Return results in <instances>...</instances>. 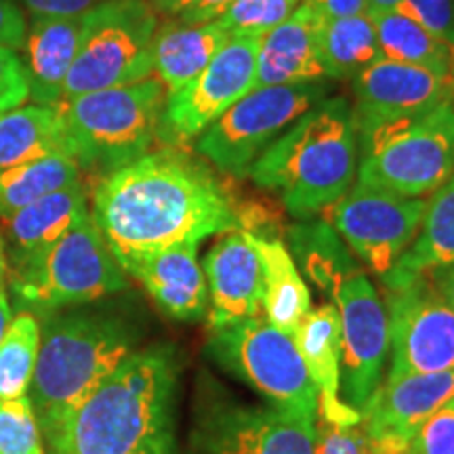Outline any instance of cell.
Returning <instances> with one entry per match:
<instances>
[{"label": "cell", "instance_id": "obj_1", "mask_svg": "<svg viewBox=\"0 0 454 454\" xmlns=\"http://www.w3.org/2000/svg\"><path fill=\"white\" fill-rule=\"evenodd\" d=\"M90 217L118 265L181 242L240 230L219 179L179 147L147 152L101 177Z\"/></svg>", "mask_w": 454, "mask_h": 454}, {"label": "cell", "instance_id": "obj_2", "mask_svg": "<svg viewBox=\"0 0 454 454\" xmlns=\"http://www.w3.org/2000/svg\"><path fill=\"white\" fill-rule=\"evenodd\" d=\"M179 360L170 345L130 354L47 442L51 454H177Z\"/></svg>", "mask_w": 454, "mask_h": 454}, {"label": "cell", "instance_id": "obj_3", "mask_svg": "<svg viewBox=\"0 0 454 454\" xmlns=\"http://www.w3.org/2000/svg\"><path fill=\"white\" fill-rule=\"evenodd\" d=\"M360 137L345 98L322 99L261 154L248 177L276 192L288 215L309 221L356 184Z\"/></svg>", "mask_w": 454, "mask_h": 454}, {"label": "cell", "instance_id": "obj_4", "mask_svg": "<svg viewBox=\"0 0 454 454\" xmlns=\"http://www.w3.org/2000/svg\"><path fill=\"white\" fill-rule=\"evenodd\" d=\"M139 328L114 311H53L41 326V348L27 391L44 444L70 414L137 351Z\"/></svg>", "mask_w": 454, "mask_h": 454}, {"label": "cell", "instance_id": "obj_5", "mask_svg": "<svg viewBox=\"0 0 454 454\" xmlns=\"http://www.w3.org/2000/svg\"><path fill=\"white\" fill-rule=\"evenodd\" d=\"M167 89L156 76L61 101L78 167L101 177L139 160L158 139Z\"/></svg>", "mask_w": 454, "mask_h": 454}, {"label": "cell", "instance_id": "obj_6", "mask_svg": "<svg viewBox=\"0 0 454 454\" xmlns=\"http://www.w3.org/2000/svg\"><path fill=\"white\" fill-rule=\"evenodd\" d=\"M452 175L454 101L360 135V184L397 196L425 198Z\"/></svg>", "mask_w": 454, "mask_h": 454}, {"label": "cell", "instance_id": "obj_7", "mask_svg": "<svg viewBox=\"0 0 454 454\" xmlns=\"http://www.w3.org/2000/svg\"><path fill=\"white\" fill-rule=\"evenodd\" d=\"M156 30L158 15L147 0H101L89 9L64 99L154 76Z\"/></svg>", "mask_w": 454, "mask_h": 454}, {"label": "cell", "instance_id": "obj_8", "mask_svg": "<svg viewBox=\"0 0 454 454\" xmlns=\"http://www.w3.org/2000/svg\"><path fill=\"white\" fill-rule=\"evenodd\" d=\"M207 354L221 371L247 383L278 411L317 419V389L291 334L265 316L211 328Z\"/></svg>", "mask_w": 454, "mask_h": 454}, {"label": "cell", "instance_id": "obj_9", "mask_svg": "<svg viewBox=\"0 0 454 454\" xmlns=\"http://www.w3.org/2000/svg\"><path fill=\"white\" fill-rule=\"evenodd\" d=\"M124 288L127 274L114 259L90 213L61 236L41 259L13 276L17 297L47 314L93 303Z\"/></svg>", "mask_w": 454, "mask_h": 454}, {"label": "cell", "instance_id": "obj_10", "mask_svg": "<svg viewBox=\"0 0 454 454\" xmlns=\"http://www.w3.org/2000/svg\"><path fill=\"white\" fill-rule=\"evenodd\" d=\"M328 90V81L254 87L196 139L198 154L223 173L248 175L254 160L305 112L326 99Z\"/></svg>", "mask_w": 454, "mask_h": 454}, {"label": "cell", "instance_id": "obj_11", "mask_svg": "<svg viewBox=\"0 0 454 454\" xmlns=\"http://www.w3.org/2000/svg\"><path fill=\"white\" fill-rule=\"evenodd\" d=\"M316 419L204 395L185 454H314Z\"/></svg>", "mask_w": 454, "mask_h": 454}, {"label": "cell", "instance_id": "obj_12", "mask_svg": "<svg viewBox=\"0 0 454 454\" xmlns=\"http://www.w3.org/2000/svg\"><path fill=\"white\" fill-rule=\"evenodd\" d=\"M261 38L238 36L184 89L167 95L158 139L181 147L198 139L257 82V51Z\"/></svg>", "mask_w": 454, "mask_h": 454}, {"label": "cell", "instance_id": "obj_13", "mask_svg": "<svg viewBox=\"0 0 454 454\" xmlns=\"http://www.w3.org/2000/svg\"><path fill=\"white\" fill-rule=\"evenodd\" d=\"M425 204L423 198L397 196L357 181L331 207V225L349 251L383 278L417 238Z\"/></svg>", "mask_w": 454, "mask_h": 454}, {"label": "cell", "instance_id": "obj_14", "mask_svg": "<svg viewBox=\"0 0 454 454\" xmlns=\"http://www.w3.org/2000/svg\"><path fill=\"white\" fill-rule=\"evenodd\" d=\"M391 368L385 379L454 371V309L427 276L387 291Z\"/></svg>", "mask_w": 454, "mask_h": 454}, {"label": "cell", "instance_id": "obj_15", "mask_svg": "<svg viewBox=\"0 0 454 454\" xmlns=\"http://www.w3.org/2000/svg\"><path fill=\"white\" fill-rule=\"evenodd\" d=\"M333 303L340 320V395L360 412L383 383L389 356L387 309L364 271L340 284Z\"/></svg>", "mask_w": 454, "mask_h": 454}, {"label": "cell", "instance_id": "obj_16", "mask_svg": "<svg viewBox=\"0 0 454 454\" xmlns=\"http://www.w3.org/2000/svg\"><path fill=\"white\" fill-rule=\"evenodd\" d=\"M354 81L356 104L351 106L357 137L383 124L421 116L446 101H454V82L381 57Z\"/></svg>", "mask_w": 454, "mask_h": 454}, {"label": "cell", "instance_id": "obj_17", "mask_svg": "<svg viewBox=\"0 0 454 454\" xmlns=\"http://www.w3.org/2000/svg\"><path fill=\"white\" fill-rule=\"evenodd\" d=\"M454 397V371L385 379L360 411L366 438L379 450L408 454L427 419Z\"/></svg>", "mask_w": 454, "mask_h": 454}, {"label": "cell", "instance_id": "obj_18", "mask_svg": "<svg viewBox=\"0 0 454 454\" xmlns=\"http://www.w3.org/2000/svg\"><path fill=\"white\" fill-rule=\"evenodd\" d=\"M208 286V326L223 328L263 316V271L242 230L221 236L204 257Z\"/></svg>", "mask_w": 454, "mask_h": 454}, {"label": "cell", "instance_id": "obj_19", "mask_svg": "<svg viewBox=\"0 0 454 454\" xmlns=\"http://www.w3.org/2000/svg\"><path fill=\"white\" fill-rule=\"evenodd\" d=\"M164 314L179 322H200L208 316L207 276L198 261V242H181L121 263Z\"/></svg>", "mask_w": 454, "mask_h": 454}, {"label": "cell", "instance_id": "obj_20", "mask_svg": "<svg viewBox=\"0 0 454 454\" xmlns=\"http://www.w3.org/2000/svg\"><path fill=\"white\" fill-rule=\"evenodd\" d=\"M326 17L303 0L288 20L261 36L254 87L326 81L320 36Z\"/></svg>", "mask_w": 454, "mask_h": 454}, {"label": "cell", "instance_id": "obj_21", "mask_svg": "<svg viewBox=\"0 0 454 454\" xmlns=\"http://www.w3.org/2000/svg\"><path fill=\"white\" fill-rule=\"evenodd\" d=\"M301 360L317 389V414L322 421L354 427L360 412L340 400V320L334 303L311 309L293 333Z\"/></svg>", "mask_w": 454, "mask_h": 454}, {"label": "cell", "instance_id": "obj_22", "mask_svg": "<svg viewBox=\"0 0 454 454\" xmlns=\"http://www.w3.org/2000/svg\"><path fill=\"white\" fill-rule=\"evenodd\" d=\"M84 13L32 17L21 61L34 104L53 106L64 99L66 78L81 47Z\"/></svg>", "mask_w": 454, "mask_h": 454}, {"label": "cell", "instance_id": "obj_23", "mask_svg": "<svg viewBox=\"0 0 454 454\" xmlns=\"http://www.w3.org/2000/svg\"><path fill=\"white\" fill-rule=\"evenodd\" d=\"M87 213V194L78 181L27 204L4 219V236L9 244L7 254L15 265L13 271L24 270L41 259Z\"/></svg>", "mask_w": 454, "mask_h": 454}, {"label": "cell", "instance_id": "obj_24", "mask_svg": "<svg viewBox=\"0 0 454 454\" xmlns=\"http://www.w3.org/2000/svg\"><path fill=\"white\" fill-rule=\"evenodd\" d=\"M230 38L231 34L219 20L207 24H184L177 20L158 27L152 44L154 76L164 84L167 95L194 81Z\"/></svg>", "mask_w": 454, "mask_h": 454}, {"label": "cell", "instance_id": "obj_25", "mask_svg": "<svg viewBox=\"0 0 454 454\" xmlns=\"http://www.w3.org/2000/svg\"><path fill=\"white\" fill-rule=\"evenodd\" d=\"M454 263V175L431 194L419 234L381 280L387 291Z\"/></svg>", "mask_w": 454, "mask_h": 454}, {"label": "cell", "instance_id": "obj_26", "mask_svg": "<svg viewBox=\"0 0 454 454\" xmlns=\"http://www.w3.org/2000/svg\"><path fill=\"white\" fill-rule=\"evenodd\" d=\"M247 234V231H244ZM263 271V314L276 328L291 334L311 311V293L280 238L247 234Z\"/></svg>", "mask_w": 454, "mask_h": 454}, {"label": "cell", "instance_id": "obj_27", "mask_svg": "<svg viewBox=\"0 0 454 454\" xmlns=\"http://www.w3.org/2000/svg\"><path fill=\"white\" fill-rule=\"evenodd\" d=\"M55 154L74 156L61 101L53 106H20L0 114V168Z\"/></svg>", "mask_w": 454, "mask_h": 454}, {"label": "cell", "instance_id": "obj_28", "mask_svg": "<svg viewBox=\"0 0 454 454\" xmlns=\"http://www.w3.org/2000/svg\"><path fill=\"white\" fill-rule=\"evenodd\" d=\"M288 238L297 268L331 301L340 284L362 271L348 244L325 221H301L288 230Z\"/></svg>", "mask_w": 454, "mask_h": 454}, {"label": "cell", "instance_id": "obj_29", "mask_svg": "<svg viewBox=\"0 0 454 454\" xmlns=\"http://www.w3.org/2000/svg\"><path fill=\"white\" fill-rule=\"evenodd\" d=\"M385 59L423 67L454 82V49L425 30L411 17L391 9L371 15Z\"/></svg>", "mask_w": 454, "mask_h": 454}, {"label": "cell", "instance_id": "obj_30", "mask_svg": "<svg viewBox=\"0 0 454 454\" xmlns=\"http://www.w3.org/2000/svg\"><path fill=\"white\" fill-rule=\"evenodd\" d=\"M381 57L377 27L368 13L325 21L320 36V59L326 81L356 78Z\"/></svg>", "mask_w": 454, "mask_h": 454}, {"label": "cell", "instance_id": "obj_31", "mask_svg": "<svg viewBox=\"0 0 454 454\" xmlns=\"http://www.w3.org/2000/svg\"><path fill=\"white\" fill-rule=\"evenodd\" d=\"M78 181H81V167L70 154H55L0 168V217L7 219L27 204Z\"/></svg>", "mask_w": 454, "mask_h": 454}, {"label": "cell", "instance_id": "obj_32", "mask_svg": "<svg viewBox=\"0 0 454 454\" xmlns=\"http://www.w3.org/2000/svg\"><path fill=\"white\" fill-rule=\"evenodd\" d=\"M41 348V322L34 311L11 316L0 339V400H17L30 391Z\"/></svg>", "mask_w": 454, "mask_h": 454}, {"label": "cell", "instance_id": "obj_33", "mask_svg": "<svg viewBox=\"0 0 454 454\" xmlns=\"http://www.w3.org/2000/svg\"><path fill=\"white\" fill-rule=\"evenodd\" d=\"M303 0H236L219 21L231 38H261L293 15Z\"/></svg>", "mask_w": 454, "mask_h": 454}, {"label": "cell", "instance_id": "obj_34", "mask_svg": "<svg viewBox=\"0 0 454 454\" xmlns=\"http://www.w3.org/2000/svg\"><path fill=\"white\" fill-rule=\"evenodd\" d=\"M0 454H44V440L27 395L0 400Z\"/></svg>", "mask_w": 454, "mask_h": 454}, {"label": "cell", "instance_id": "obj_35", "mask_svg": "<svg viewBox=\"0 0 454 454\" xmlns=\"http://www.w3.org/2000/svg\"><path fill=\"white\" fill-rule=\"evenodd\" d=\"M395 11L454 49V0H400Z\"/></svg>", "mask_w": 454, "mask_h": 454}, {"label": "cell", "instance_id": "obj_36", "mask_svg": "<svg viewBox=\"0 0 454 454\" xmlns=\"http://www.w3.org/2000/svg\"><path fill=\"white\" fill-rule=\"evenodd\" d=\"M408 454H454V397L423 423Z\"/></svg>", "mask_w": 454, "mask_h": 454}, {"label": "cell", "instance_id": "obj_37", "mask_svg": "<svg viewBox=\"0 0 454 454\" xmlns=\"http://www.w3.org/2000/svg\"><path fill=\"white\" fill-rule=\"evenodd\" d=\"M372 444L366 438L362 425L339 427L316 419V448L314 454H371Z\"/></svg>", "mask_w": 454, "mask_h": 454}, {"label": "cell", "instance_id": "obj_38", "mask_svg": "<svg viewBox=\"0 0 454 454\" xmlns=\"http://www.w3.org/2000/svg\"><path fill=\"white\" fill-rule=\"evenodd\" d=\"M30 99L24 61L15 49L0 47V114L15 110Z\"/></svg>", "mask_w": 454, "mask_h": 454}, {"label": "cell", "instance_id": "obj_39", "mask_svg": "<svg viewBox=\"0 0 454 454\" xmlns=\"http://www.w3.org/2000/svg\"><path fill=\"white\" fill-rule=\"evenodd\" d=\"M26 17L11 0H0V47L21 49L26 41Z\"/></svg>", "mask_w": 454, "mask_h": 454}, {"label": "cell", "instance_id": "obj_40", "mask_svg": "<svg viewBox=\"0 0 454 454\" xmlns=\"http://www.w3.org/2000/svg\"><path fill=\"white\" fill-rule=\"evenodd\" d=\"M34 15H78L93 9L101 0H21Z\"/></svg>", "mask_w": 454, "mask_h": 454}, {"label": "cell", "instance_id": "obj_41", "mask_svg": "<svg viewBox=\"0 0 454 454\" xmlns=\"http://www.w3.org/2000/svg\"><path fill=\"white\" fill-rule=\"evenodd\" d=\"M234 3L236 0H194L177 20L184 24H207L219 20Z\"/></svg>", "mask_w": 454, "mask_h": 454}, {"label": "cell", "instance_id": "obj_42", "mask_svg": "<svg viewBox=\"0 0 454 454\" xmlns=\"http://www.w3.org/2000/svg\"><path fill=\"white\" fill-rule=\"evenodd\" d=\"M326 20L366 13V0H308Z\"/></svg>", "mask_w": 454, "mask_h": 454}, {"label": "cell", "instance_id": "obj_43", "mask_svg": "<svg viewBox=\"0 0 454 454\" xmlns=\"http://www.w3.org/2000/svg\"><path fill=\"white\" fill-rule=\"evenodd\" d=\"M425 276L429 278L431 284L438 288V293L448 301V305L454 309V263L446 265V268H438V270L429 271V274H425Z\"/></svg>", "mask_w": 454, "mask_h": 454}, {"label": "cell", "instance_id": "obj_44", "mask_svg": "<svg viewBox=\"0 0 454 454\" xmlns=\"http://www.w3.org/2000/svg\"><path fill=\"white\" fill-rule=\"evenodd\" d=\"M147 3L152 4V9H154L156 13L179 17L192 3H194V0H147Z\"/></svg>", "mask_w": 454, "mask_h": 454}, {"label": "cell", "instance_id": "obj_45", "mask_svg": "<svg viewBox=\"0 0 454 454\" xmlns=\"http://www.w3.org/2000/svg\"><path fill=\"white\" fill-rule=\"evenodd\" d=\"M11 303H9V294L4 291V286H0V339H3L4 331H7L9 320H11Z\"/></svg>", "mask_w": 454, "mask_h": 454}, {"label": "cell", "instance_id": "obj_46", "mask_svg": "<svg viewBox=\"0 0 454 454\" xmlns=\"http://www.w3.org/2000/svg\"><path fill=\"white\" fill-rule=\"evenodd\" d=\"M400 0H366V13L374 15V13H383V11H391L397 7Z\"/></svg>", "mask_w": 454, "mask_h": 454}, {"label": "cell", "instance_id": "obj_47", "mask_svg": "<svg viewBox=\"0 0 454 454\" xmlns=\"http://www.w3.org/2000/svg\"><path fill=\"white\" fill-rule=\"evenodd\" d=\"M9 271V259H7V251H4V242L3 236H0V286H4V276Z\"/></svg>", "mask_w": 454, "mask_h": 454}, {"label": "cell", "instance_id": "obj_48", "mask_svg": "<svg viewBox=\"0 0 454 454\" xmlns=\"http://www.w3.org/2000/svg\"><path fill=\"white\" fill-rule=\"evenodd\" d=\"M371 454H394V452H385V450H379V448H374V446H372Z\"/></svg>", "mask_w": 454, "mask_h": 454}]
</instances>
